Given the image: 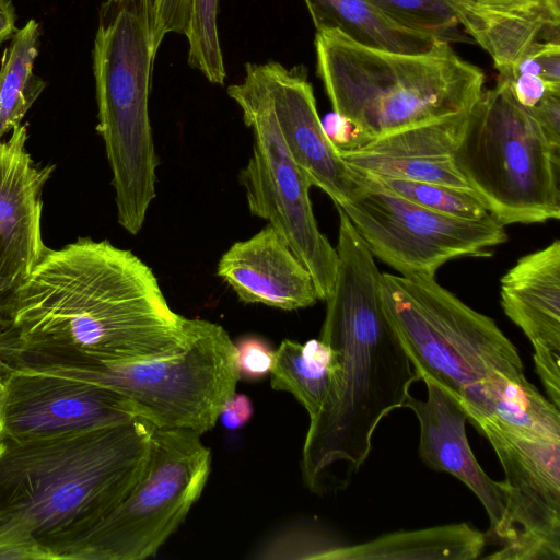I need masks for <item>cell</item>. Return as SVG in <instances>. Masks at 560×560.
Wrapping results in <instances>:
<instances>
[{
  "mask_svg": "<svg viewBox=\"0 0 560 560\" xmlns=\"http://www.w3.org/2000/svg\"><path fill=\"white\" fill-rule=\"evenodd\" d=\"M189 318L175 313L152 269L108 241L46 248L0 328V373L78 360L129 362L180 351Z\"/></svg>",
  "mask_w": 560,
  "mask_h": 560,
  "instance_id": "obj_1",
  "label": "cell"
},
{
  "mask_svg": "<svg viewBox=\"0 0 560 560\" xmlns=\"http://www.w3.org/2000/svg\"><path fill=\"white\" fill-rule=\"evenodd\" d=\"M338 270L319 339L332 375L319 412L310 419L301 470L310 491L346 489L372 450L380 422L405 406L420 380L383 306L382 272L340 209Z\"/></svg>",
  "mask_w": 560,
  "mask_h": 560,
  "instance_id": "obj_2",
  "label": "cell"
},
{
  "mask_svg": "<svg viewBox=\"0 0 560 560\" xmlns=\"http://www.w3.org/2000/svg\"><path fill=\"white\" fill-rule=\"evenodd\" d=\"M154 429L137 418L45 439L0 438V541L37 545L60 560L141 479Z\"/></svg>",
  "mask_w": 560,
  "mask_h": 560,
  "instance_id": "obj_3",
  "label": "cell"
},
{
  "mask_svg": "<svg viewBox=\"0 0 560 560\" xmlns=\"http://www.w3.org/2000/svg\"><path fill=\"white\" fill-rule=\"evenodd\" d=\"M315 50L317 73L334 112L355 128L353 149L467 113L485 90L482 70L448 43L404 54L365 47L337 30H322L316 32Z\"/></svg>",
  "mask_w": 560,
  "mask_h": 560,
  "instance_id": "obj_4",
  "label": "cell"
},
{
  "mask_svg": "<svg viewBox=\"0 0 560 560\" xmlns=\"http://www.w3.org/2000/svg\"><path fill=\"white\" fill-rule=\"evenodd\" d=\"M158 50L149 0L102 2L93 48L96 129L112 172L118 223L132 235L156 196L149 94Z\"/></svg>",
  "mask_w": 560,
  "mask_h": 560,
  "instance_id": "obj_5",
  "label": "cell"
},
{
  "mask_svg": "<svg viewBox=\"0 0 560 560\" xmlns=\"http://www.w3.org/2000/svg\"><path fill=\"white\" fill-rule=\"evenodd\" d=\"M382 299L419 378L445 388L467 418L491 416L493 393L503 380L527 381L517 349L494 320L435 278L382 273Z\"/></svg>",
  "mask_w": 560,
  "mask_h": 560,
  "instance_id": "obj_6",
  "label": "cell"
},
{
  "mask_svg": "<svg viewBox=\"0 0 560 560\" xmlns=\"http://www.w3.org/2000/svg\"><path fill=\"white\" fill-rule=\"evenodd\" d=\"M453 160L501 224L560 218V145L516 101L508 80L483 90L471 106Z\"/></svg>",
  "mask_w": 560,
  "mask_h": 560,
  "instance_id": "obj_7",
  "label": "cell"
},
{
  "mask_svg": "<svg viewBox=\"0 0 560 560\" xmlns=\"http://www.w3.org/2000/svg\"><path fill=\"white\" fill-rule=\"evenodd\" d=\"M236 347L212 322L189 318V337L178 352L129 362L78 360L45 362L16 370L91 382L130 399L142 419L159 429L210 431L240 380Z\"/></svg>",
  "mask_w": 560,
  "mask_h": 560,
  "instance_id": "obj_8",
  "label": "cell"
},
{
  "mask_svg": "<svg viewBox=\"0 0 560 560\" xmlns=\"http://www.w3.org/2000/svg\"><path fill=\"white\" fill-rule=\"evenodd\" d=\"M210 468L211 453L199 434L155 428L141 479L102 521L70 544L60 559L143 560L154 556L201 495Z\"/></svg>",
  "mask_w": 560,
  "mask_h": 560,
  "instance_id": "obj_9",
  "label": "cell"
},
{
  "mask_svg": "<svg viewBox=\"0 0 560 560\" xmlns=\"http://www.w3.org/2000/svg\"><path fill=\"white\" fill-rule=\"evenodd\" d=\"M254 137L253 152L240 172L250 213L275 228L310 272L318 300L334 288L338 254L319 231L310 198L311 182L293 160L265 91L245 68L228 88Z\"/></svg>",
  "mask_w": 560,
  "mask_h": 560,
  "instance_id": "obj_10",
  "label": "cell"
},
{
  "mask_svg": "<svg viewBox=\"0 0 560 560\" xmlns=\"http://www.w3.org/2000/svg\"><path fill=\"white\" fill-rule=\"evenodd\" d=\"M351 172L353 189L336 208L346 213L372 255L405 278H435L446 261L489 255L488 248L509 238L491 214L470 220L435 212L386 190L366 173Z\"/></svg>",
  "mask_w": 560,
  "mask_h": 560,
  "instance_id": "obj_11",
  "label": "cell"
},
{
  "mask_svg": "<svg viewBox=\"0 0 560 560\" xmlns=\"http://www.w3.org/2000/svg\"><path fill=\"white\" fill-rule=\"evenodd\" d=\"M467 421L492 445L504 471V517L491 560H560V440L525 434L495 420Z\"/></svg>",
  "mask_w": 560,
  "mask_h": 560,
  "instance_id": "obj_12",
  "label": "cell"
},
{
  "mask_svg": "<svg viewBox=\"0 0 560 560\" xmlns=\"http://www.w3.org/2000/svg\"><path fill=\"white\" fill-rule=\"evenodd\" d=\"M1 375L0 438L45 439L142 418L130 399L91 382L28 370Z\"/></svg>",
  "mask_w": 560,
  "mask_h": 560,
  "instance_id": "obj_13",
  "label": "cell"
},
{
  "mask_svg": "<svg viewBox=\"0 0 560 560\" xmlns=\"http://www.w3.org/2000/svg\"><path fill=\"white\" fill-rule=\"evenodd\" d=\"M245 68L268 96L287 147L311 185L326 192L336 207L346 202L354 186L352 172L324 128L304 68L276 61Z\"/></svg>",
  "mask_w": 560,
  "mask_h": 560,
  "instance_id": "obj_14",
  "label": "cell"
},
{
  "mask_svg": "<svg viewBox=\"0 0 560 560\" xmlns=\"http://www.w3.org/2000/svg\"><path fill=\"white\" fill-rule=\"evenodd\" d=\"M27 127L19 125L0 141V282L18 290L43 257V190L51 164L34 162L26 149Z\"/></svg>",
  "mask_w": 560,
  "mask_h": 560,
  "instance_id": "obj_15",
  "label": "cell"
},
{
  "mask_svg": "<svg viewBox=\"0 0 560 560\" xmlns=\"http://www.w3.org/2000/svg\"><path fill=\"white\" fill-rule=\"evenodd\" d=\"M501 305L534 348L536 372L560 409V241L521 257L501 279Z\"/></svg>",
  "mask_w": 560,
  "mask_h": 560,
  "instance_id": "obj_16",
  "label": "cell"
},
{
  "mask_svg": "<svg viewBox=\"0 0 560 560\" xmlns=\"http://www.w3.org/2000/svg\"><path fill=\"white\" fill-rule=\"evenodd\" d=\"M422 380L427 399L409 395L404 406L415 412L420 425L419 456L427 466L451 474L476 494L494 536L504 517V485L491 479L477 462L468 443L467 415L462 404L433 380Z\"/></svg>",
  "mask_w": 560,
  "mask_h": 560,
  "instance_id": "obj_17",
  "label": "cell"
},
{
  "mask_svg": "<svg viewBox=\"0 0 560 560\" xmlns=\"http://www.w3.org/2000/svg\"><path fill=\"white\" fill-rule=\"evenodd\" d=\"M217 273L244 303L294 311L318 300L310 272L270 224L234 243L221 256Z\"/></svg>",
  "mask_w": 560,
  "mask_h": 560,
  "instance_id": "obj_18",
  "label": "cell"
},
{
  "mask_svg": "<svg viewBox=\"0 0 560 560\" xmlns=\"http://www.w3.org/2000/svg\"><path fill=\"white\" fill-rule=\"evenodd\" d=\"M458 23L510 81L523 56L539 42H559L560 14L546 5L504 8L476 0H446Z\"/></svg>",
  "mask_w": 560,
  "mask_h": 560,
  "instance_id": "obj_19",
  "label": "cell"
},
{
  "mask_svg": "<svg viewBox=\"0 0 560 560\" xmlns=\"http://www.w3.org/2000/svg\"><path fill=\"white\" fill-rule=\"evenodd\" d=\"M486 535L467 523L384 534L370 541L341 545L325 560H472Z\"/></svg>",
  "mask_w": 560,
  "mask_h": 560,
  "instance_id": "obj_20",
  "label": "cell"
},
{
  "mask_svg": "<svg viewBox=\"0 0 560 560\" xmlns=\"http://www.w3.org/2000/svg\"><path fill=\"white\" fill-rule=\"evenodd\" d=\"M304 2L316 31L337 30L365 47L419 54L443 43L430 35L396 24L371 0H304Z\"/></svg>",
  "mask_w": 560,
  "mask_h": 560,
  "instance_id": "obj_21",
  "label": "cell"
},
{
  "mask_svg": "<svg viewBox=\"0 0 560 560\" xmlns=\"http://www.w3.org/2000/svg\"><path fill=\"white\" fill-rule=\"evenodd\" d=\"M332 368L331 351L320 339L304 345L284 339L275 350L270 385L292 394L312 419L327 397Z\"/></svg>",
  "mask_w": 560,
  "mask_h": 560,
  "instance_id": "obj_22",
  "label": "cell"
},
{
  "mask_svg": "<svg viewBox=\"0 0 560 560\" xmlns=\"http://www.w3.org/2000/svg\"><path fill=\"white\" fill-rule=\"evenodd\" d=\"M39 26L30 20L5 48L0 68V141L21 121L46 86L33 72L38 54Z\"/></svg>",
  "mask_w": 560,
  "mask_h": 560,
  "instance_id": "obj_23",
  "label": "cell"
},
{
  "mask_svg": "<svg viewBox=\"0 0 560 560\" xmlns=\"http://www.w3.org/2000/svg\"><path fill=\"white\" fill-rule=\"evenodd\" d=\"M339 152L348 166L375 176L471 190L451 155L435 158L392 156L371 153L361 149H339Z\"/></svg>",
  "mask_w": 560,
  "mask_h": 560,
  "instance_id": "obj_24",
  "label": "cell"
},
{
  "mask_svg": "<svg viewBox=\"0 0 560 560\" xmlns=\"http://www.w3.org/2000/svg\"><path fill=\"white\" fill-rule=\"evenodd\" d=\"M467 113L378 138L357 149L392 156H453L465 128Z\"/></svg>",
  "mask_w": 560,
  "mask_h": 560,
  "instance_id": "obj_25",
  "label": "cell"
},
{
  "mask_svg": "<svg viewBox=\"0 0 560 560\" xmlns=\"http://www.w3.org/2000/svg\"><path fill=\"white\" fill-rule=\"evenodd\" d=\"M366 174L386 190L435 212L470 220H480L490 214L479 197L469 189Z\"/></svg>",
  "mask_w": 560,
  "mask_h": 560,
  "instance_id": "obj_26",
  "label": "cell"
},
{
  "mask_svg": "<svg viewBox=\"0 0 560 560\" xmlns=\"http://www.w3.org/2000/svg\"><path fill=\"white\" fill-rule=\"evenodd\" d=\"M396 24L432 36L439 42L464 40L458 20L446 0H371Z\"/></svg>",
  "mask_w": 560,
  "mask_h": 560,
  "instance_id": "obj_27",
  "label": "cell"
},
{
  "mask_svg": "<svg viewBox=\"0 0 560 560\" xmlns=\"http://www.w3.org/2000/svg\"><path fill=\"white\" fill-rule=\"evenodd\" d=\"M218 0H192L188 62L214 84H223L225 67L218 31Z\"/></svg>",
  "mask_w": 560,
  "mask_h": 560,
  "instance_id": "obj_28",
  "label": "cell"
},
{
  "mask_svg": "<svg viewBox=\"0 0 560 560\" xmlns=\"http://www.w3.org/2000/svg\"><path fill=\"white\" fill-rule=\"evenodd\" d=\"M340 544L331 535L315 527H291L265 542L255 558L325 559Z\"/></svg>",
  "mask_w": 560,
  "mask_h": 560,
  "instance_id": "obj_29",
  "label": "cell"
},
{
  "mask_svg": "<svg viewBox=\"0 0 560 560\" xmlns=\"http://www.w3.org/2000/svg\"><path fill=\"white\" fill-rule=\"evenodd\" d=\"M154 45L160 48L170 33L186 36L189 30L192 0H149Z\"/></svg>",
  "mask_w": 560,
  "mask_h": 560,
  "instance_id": "obj_30",
  "label": "cell"
},
{
  "mask_svg": "<svg viewBox=\"0 0 560 560\" xmlns=\"http://www.w3.org/2000/svg\"><path fill=\"white\" fill-rule=\"evenodd\" d=\"M236 366L238 377L259 380L270 373L275 350L257 338H246L237 343Z\"/></svg>",
  "mask_w": 560,
  "mask_h": 560,
  "instance_id": "obj_31",
  "label": "cell"
},
{
  "mask_svg": "<svg viewBox=\"0 0 560 560\" xmlns=\"http://www.w3.org/2000/svg\"><path fill=\"white\" fill-rule=\"evenodd\" d=\"M516 101L526 108H533L550 92H560V83L533 74H516L509 81Z\"/></svg>",
  "mask_w": 560,
  "mask_h": 560,
  "instance_id": "obj_32",
  "label": "cell"
},
{
  "mask_svg": "<svg viewBox=\"0 0 560 560\" xmlns=\"http://www.w3.org/2000/svg\"><path fill=\"white\" fill-rule=\"evenodd\" d=\"M548 138L560 145V92L548 93L537 106L529 108Z\"/></svg>",
  "mask_w": 560,
  "mask_h": 560,
  "instance_id": "obj_33",
  "label": "cell"
},
{
  "mask_svg": "<svg viewBox=\"0 0 560 560\" xmlns=\"http://www.w3.org/2000/svg\"><path fill=\"white\" fill-rule=\"evenodd\" d=\"M253 411L249 397L235 392L225 402L219 420L228 430L242 429L250 420Z\"/></svg>",
  "mask_w": 560,
  "mask_h": 560,
  "instance_id": "obj_34",
  "label": "cell"
},
{
  "mask_svg": "<svg viewBox=\"0 0 560 560\" xmlns=\"http://www.w3.org/2000/svg\"><path fill=\"white\" fill-rule=\"evenodd\" d=\"M542 70V78L553 83H560V43L539 42L530 49Z\"/></svg>",
  "mask_w": 560,
  "mask_h": 560,
  "instance_id": "obj_35",
  "label": "cell"
},
{
  "mask_svg": "<svg viewBox=\"0 0 560 560\" xmlns=\"http://www.w3.org/2000/svg\"><path fill=\"white\" fill-rule=\"evenodd\" d=\"M0 560H54L45 548L26 542L0 541Z\"/></svg>",
  "mask_w": 560,
  "mask_h": 560,
  "instance_id": "obj_36",
  "label": "cell"
},
{
  "mask_svg": "<svg viewBox=\"0 0 560 560\" xmlns=\"http://www.w3.org/2000/svg\"><path fill=\"white\" fill-rule=\"evenodd\" d=\"M15 10L10 0H0V44L8 40L18 31Z\"/></svg>",
  "mask_w": 560,
  "mask_h": 560,
  "instance_id": "obj_37",
  "label": "cell"
},
{
  "mask_svg": "<svg viewBox=\"0 0 560 560\" xmlns=\"http://www.w3.org/2000/svg\"><path fill=\"white\" fill-rule=\"evenodd\" d=\"M490 5L504 8H527L546 5L556 14H560V0H476Z\"/></svg>",
  "mask_w": 560,
  "mask_h": 560,
  "instance_id": "obj_38",
  "label": "cell"
},
{
  "mask_svg": "<svg viewBox=\"0 0 560 560\" xmlns=\"http://www.w3.org/2000/svg\"><path fill=\"white\" fill-rule=\"evenodd\" d=\"M18 290L4 287L0 282V328L8 326L13 317Z\"/></svg>",
  "mask_w": 560,
  "mask_h": 560,
  "instance_id": "obj_39",
  "label": "cell"
},
{
  "mask_svg": "<svg viewBox=\"0 0 560 560\" xmlns=\"http://www.w3.org/2000/svg\"><path fill=\"white\" fill-rule=\"evenodd\" d=\"M2 393H3V377L0 373V400H1V397H2Z\"/></svg>",
  "mask_w": 560,
  "mask_h": 560,
  "instance_id": "obj_40",
  "label": "cell"
}]
</instances>
